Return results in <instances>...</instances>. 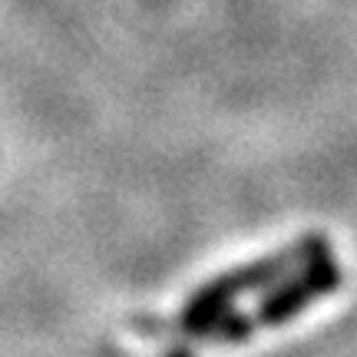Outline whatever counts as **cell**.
Masks as SVG:
<instances>
[{
    "label": "cell",
    "instance_id": "7a4b0ae2",
    "mask_svg": "<svg viewBox=\"0 0 357 357\" xmlns=\"http://www.w3.org/2000/svg\"><path fill=\"white\" fill-rule=\"evenodd\" d=\"M337 284H341V268L334 265V258H314L305 268H298L294 275L271 284V291L258 301L255 311H248V314H229L225 311L222 318L205 324L202 331H195V337H202V341H242L265 324H281V321L301 314L321 294L337 291Z\"/></svg>",
    "mask_w": 357,
    "mask_h": 357
},
{
    "label": "cell",
    "instance_id": "6da1fadb",
    "mask_svg": "<svg viewBox=\"0 0 357 357\" xmlns=\"http://www.w3.org/2000/svg\"><path fill=\"white\" fill-rule=\"evenodd\" d=\"M328 252H331V248H328V238H324V235H305V238H298L294 245L281 248V252H271V255L258 258L252 265L225 271V275L212 278L208 284H202L199 291L192 294L189 305L182 307L178 324L189 334L202 331L205 324H212L215 318H222V314L229 311L235 298L252 294V291H258V288H271V284H278L281 278L294 275L298 268H305L307 261L324 258Z\"/></svg>",
    "mask_w": 357,
    "mask_h": 357
}]
</instances>
